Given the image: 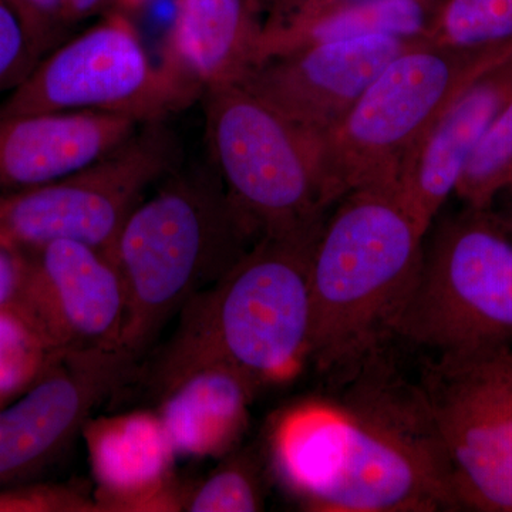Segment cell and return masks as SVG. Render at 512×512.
I'll return each mask as SVG.
<instances>
[{
  "label": "cell",
  "instance_id": "obj_1",
  "mask_svg": "<svg viewBox=\"0 0 512 512\" xmlns=\"http://www.w3.org/2000/svg\"><path fill=\"white\" fill-rule=\"evenodd\" d=\"M387 348L333 379L335 396L296 404L276 419L272 466L305 510H461L426 396Z\"/></svg>",
  "mask_w": 512,
  "mask_h": 512
},
{
  "label": "cell",
  "instance_id": "obj_2",
  "mask_svg": "<svg viewBox=\"0 0 512 512\" xmlns=\"http://www.w3.org/2000/svg\"><path fill=\"white\" fill-rule=\"evenodd\" d=\"M326 220V218H325ZM325 220L262 235L180 312L157 380L200 363H224L259 387L285 383L308 365L313 254Z\"/></svg>",
  "mask_w": 512,
  "mask_h": 512
},
{
  "label": "cell",
  "instance_id": "obj_3",
  "mask_svg": "<svg viewBox=\"0 0 512 512\" xmlns=\"http://www.w3.org/2000/svg\"><path fill=\"white\" fill-rule=\"evenodd\" d=\"M424 238L396 184L359 188L336 202L312 262L308 363L320 375L336 379L394 339Z\"/></svg>",
  "mask_w": 512,
  "mask_h": 512
},
{
  "label": "cell",
  "instance_id": "obj_4",
  "mask_svg": "<svg viewBox=\"0 0 512 512\" xmlns=\"http://www.w3.org/2000/svg\"><path fill=\"white\" fill-rule=\"evenodd\" d=\"M261 237L214 165L177 167L163 178L128 215L109 251L126 296L124 353L143 355L168 320Z\"/></svg>",
  "mask_w": 512,
  "mask_h": 512
},
{
  "label": "cell",
  "instance_id": "obj_5",
  "mask_svg": "<svg viewBox=\"0 0 512 512\" xmlns=\"http://www.w3.org/2000/svg\"><path fill=\"white\" fill-rule=\"evenodd\" d=\"M511 53L512 40L481 47L414 40L335 126L312 137L325 204L359 188L396 184L404 158L451 101Z\"/></svg>",
  "mask_w": 512,
  "mask_h": 512
},
{
  "label": "cell",
  "instance_id": "obj_6",
  "mask_svg": "<svg viewBox=\"0 0 512 512\" xmlns=\"http://www.w3.org/2000/svg\"><path fill=\"white\" fill-rule=\"evenodd\" d=\"M393 338L436 355L512 345V234L490 208L431 232Z\"/></svg>",
  "mask_w": 512,
  "mask_h": 512
},
{
  "label": "cell",
  "instance_id": "obj_7",
  "mask_svg": "<svg viewBox=\"0 0 512 512\" xmlns=\"http://www.w3.org/2000/svg\"><path fill=\"white\" fill-rule=\"evenodd\" d=\"M211 163L262 235L325 220L313 138L242 84L204 96Z\"/></svg>",
  "mask_w": 512,
  "mask_h": 512
},
{
  "label": "cell",
  "instance_id": "obj_8",
  "mask_svg": "<svg viewBox=\"0 0 512 512\" xmlns=\"http://www.w3.org/2000/svg\"><path fill=\"white\" fill-rule=\"evenodd\" d=\"M165 121L143 124L126 143L53 183L0 194V244L33 251L74 241L109 252L128 215L180 164Z\"/></svg>",
  "mask_w": 512,
  "mask_h": 512
},
{
  "label": "cell",
  "instance_id": "obj_9",
  "mask_svg": "<svg viewBox=\"0 0 512 512\" xmlns=\"http://www.w3.org/2000/svg\"><path fill=\"white\" fill-rule=\"evenodd\" d=\"M195 100L148 56L130 13L114 9L46 53L0 103V117L96 111L167 121Z\"/></svg>",
  "mask_w": 512,
  "mask_h": 512
},
{
  "label": "cell",
  "instance_id": "obj_10",
  "mask_svg": "<svg viewBox=\"0 0 512 512\" xmlns=\"http://www.w3.org/2000/svg\"><path fill=\"white\" fill-rule=\"evenodd\" d=\"M419 384L461 508L512 512V345L436 355Z\"/></svg>",
  "mask_w": 512,
  "mask_h": 512
},
{
  "label": "cell",
  "instance_id": "obj_11",
  "mask_svg": "<svg viewBox=\"0 0 512 512\" xmlns=\"http://www.w3.org/2000/svg\"><path fill=\"white\" fill-rule=\"evenodd\" d=\"M133 362L121 350L67 353L15 402L0 407V488L25 483L55 461Z\"/></svg>",
  "mask_w": 512,
  "mask_h": 512
},
{
  "label": "cell",
  "instance_id": "obj_12",
  "mask_svg": "<svg viewBox=\"0 0 512 512\" xmlns=\"http://www.w3.org/2000/svg\"><path fill=\"white\" fill-rule=\"evenodd\" d=\"M16 305L64 355L124 352L126 296L109 252L74 241L29 251L28 278Z\"/></svg>",
  "mask_w": 512,
  "mask_h": 512
},
{
  "label": "cell",
  "instance_id": "obj_13",
  "mask_svg": "<svg viewBox=\"0 0 512 512\" xmlns=\"http://www.w3.org/2000/svg\"><path fill=\"white\" fill-rule=\"evenodd\" d=\"M417 39L376 35L303 47L258 64L239 84L309 136L319 137Z\"/></svg>",
  "mask_w": 512,
  "mask_h": 512
},
{
  "label": "cell",
  "instance_id": "obj_14",
  "mask_svg": "<svg viewBox=\"0 0 512 512\" xmlns=\"http://www.w3.org/2000/svg\"><path fill=\"white\" fill-rule=\"evenodd\" d=\"M512 97V53L476 77L404 158L396 192L427 235L471 154Z\"/></svg>",
  "mask_w": 512,
  "mask_h": 512
},
{
  "label": "cell",
  "instance_id": "obj_15",
  "mask_svg": "<svg viewBox=\"0 0 512 512\" xmlns=\"http://www.w3.org/2000/svg\"><path fill=\"white\" fill-rule=\"evenodd\" d=\"M101 512L183 511L188 487L157 412L89 419L82 429Z\"/></svg>",
  "mask_w": 512,
  "mask_h": 512
},
{
  "label": "cell",
  "instance_id": "obj_16",
  "mask_svg": "<svg viewBox=\"0 0 512 512\" xmlns=\"http://www.w3.org/2000/svg\"><path fill=\"white\" fill-rule=\"evenodd\" d=\"M143 126L96 111H43L0 117V194L77 173L126 143Z\"/></svg>",
  "mask_w": 512,
  "mask_h": 512
},
{
  "label": "cell",
  "instance_id": "obj_17",
  "mask_svg": "<svg viewBox=\"0 0 512 512\" xmlns=\"http://www.w3.org/2000/svg\"><path fill=\"white\" fill-rule=\"evenodd\" d=\"M258 0H174L161 67L195 101L238 84L258 64Z\"/></svg>",
  "mask_w": 512,
  "mask_h": 512
},
{
  "label": "cell",
  "instance_id": "obj_18",
  "mask_svg": "<svg viewBox=\"0 0 512 512\" xmlns=\"http://www.w3.org/2000/svg\"><path fill=\"white\" fill-rule=\"evenodd\" d=\"M163 421L177 456L224 458L237 450L258 386L224 363H200L158 380Z\"/></svg>",
  "mask_w": 512,
  "mask_h": 512
},
{
  "label": "cell",
  "instance_id": "obj_19",
  "mask_svg": "<svg viewBox=\"0 0 512 512\" xmlns=\"http://www.w3.org/2000/svg\"><path fill=\"white\" fill-rule=\"evenodd\" d=\"M437 2L439 0H305L288 12L271 15L264 22L258 64L303 47L356 37H424Z\"/></svg>",
  "mask_w": 512,
  "mask_h": 512
},
{
  "label": "cell",
  "instance_id": "obj_20",
  "mask_svg": "<svg viewBox=\"0 0 512 512\" xmlns=\"http://www.w3.org/2000/svg\"><path fill=\"white\" fill-rule=\"evenodd\" d=\"M63 356L19 305L0 309V406L25 393Z\"/></svg>",
  "mask_w": 512,
  "mask_h": 512
},
{
  "label": "cell",
  "instance_id": "obj_21",
  "mask_svg": "<svg viewBox=\"0 0 512 512\" xmlns=\"http://www.w3.org/2000/svg\"><path fill=\"white\" fill-rule=\"evenodd\" d=\"M424 37L457 47L511 42L512 0H439Z\"/></svg>",
  "mask_w": 512,
  "mask_h": 512
},
{
  "label": "cell",
  "instance_id": "obj_22",
  "mask_svg": "<svg viewBox=\"0 0 512 512\" xmlns=\"http://www.w3.org/2000/svg\"><path fill=\"white\" fill-rule=\"evenodd\" d=\"M224 463L194 487H188L183 511L255 512L264 510L265 483L261 461L247 450L224 457Z\"/></svg>",
  "mask_w": 512,
  "mask_h": 512
},
{
  "label": "cell",
  "instance_id": "obj_23",
  "mask_svg": "<svg viewBox=\"0 0 512 512\" xmlns=\"http://www.w3.org/2000/svg\"><path fill=\"white\" fill-rule=\"evenodd\" d=\"M511 173L512 97L471 154L454 194L467 207L488 208Z\"/></svg>",
  "mask_w": 512,
  "mask_h": 512
},
{
  "label": "cell",
  "instance_id": "obj_24",
  "mask_svg": "<svg viewBox=\"0 0 512 512\" xmlns=\"http://www.w3.org/2000/svg\"><path fill=\"white\" fill-rule=\"evenodd\" d=\"M0 512H101L94 495L66 484H16L0 488Z\"/></svg>",
  "mask_w": 512,
  "mask_h": 512
},
{
  "label": "cell",
  "instance_id": "obj_25",
  "mask_svg": "<svg viewBox=\"0 0 512 512\" xmlns=\"http://www.w3.org/2000/svg\"><path fill=\"white\" fill-rule=\"evenodd\" d=\"M42 57L18 16L0 2V94L16 89Z\"/></svg>",
  "mask_w": 512,
  "mask_h": 512
},
{
  "label": "cell",
  "instance_id": "obj_26",
  "mask_svg": "<svg viewBox=\"0 0 512 512\" xmlns=\"http://www.w3.org/2000/svg\"><path fill=\"white\" fill-rule=\"evenodd\" d=\"M22 22L33 45L45 56L67 39L73 28L64 0H0Z\"/></svg>",
  "mask_w": 512,
  "mask_h": 512
},
{
  "label": "cell",
  "instance_id": "obj_27",
  "mask_svg": "<svg viewBox=\"0 0 512 512\" xmlns=\"http://www.w3.org/2000/svg\"><path fill=\"white\" fill-rule=\"evenodd\" d=\"M29 272V252L0 244V309L18 302Z\"/></svg>",
  "mask_w": 512,
  "mask_h": 512
},
{
  "label": "cell",
  "instance_id": "obj_28",
  "mask_svg": "<svg viewBox=\"0 0 512 512\" xmlns=\"http://www.w3.org/2000/svg\"><path fill=\"white\" fill-rule=\"evenodd\" d=\"M64 2H66L67 15L74 26L93 16H103L111 10L119 9L121 0H64Z\"/></svg>",
  "mask_w": 512,
  "mask_h": 512
},
{
  "label": "cell",
  "instance_id": "obj_29",
  "mask_svg": "<svg viewBox=\"0 0 512 512\" xmlns=\"http://www.w3.org/2000/svg\"><path fill=\"white\" fill-rule=\"evenodd\" d=\"M491 212L512 234V188L501 191L490 205Z\"/></svg>",
  "mask_w": 512,
  "mask_h": 512
},
{
  "label": "cell",
  "instance_id": "obj_30",
  "mask_svg": "<svg viewBox=\"0 0 512 512\" xmlns=\"http://www.w3.org/2000/svg\"><path fill=\"white\" fill-rule=\"evenodd\" d=\"M261 8H269L272 10V15H278V13L288 12L296 6L301 5L305 0H258Z\"/></svg>",
  "mask_w": 512,
  "mask_h": 512
},
{
  "label": "cell",
  "instance_id": "obj_31",
  "mask_svg": "<svg viewBox=\"0 0 512 512\" xmlns=\"http://www.w3.org/2000/svg\"><path fill=\"white\" fill-rule=\"evenodd\" d=\"M147 2L148 0H121L119 9L131 15V13L136 12V10L143 8Z\"/></svg>",
  "mask_w": 512,
  "mask_h": 512
},
{
  "label": "cell",
  "instance_id": "obj_32",
  "mask_svg": "<svg viewBox=\"0 0 512 512\" xmlns=\"http://www.w3.org/2000/svg\"><path fill=\"white\" fill-rule=\"evenodd\" d=\"M510 188H512V173L510 175V178H508L507 185H505L504 190H510Z\"/></svg>",
  "mask_w": 512,
  "mask_h": 512
}]
</instances>
